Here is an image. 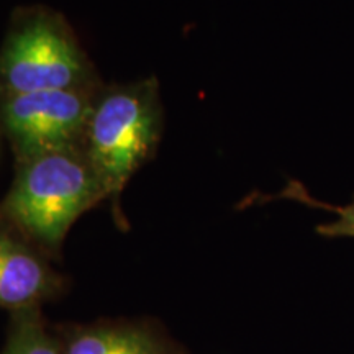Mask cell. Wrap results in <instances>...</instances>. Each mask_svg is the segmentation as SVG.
Segmentation results:
<instances>
[{
    "label": "cell",
    "instance_id": "obj_1",
    "mask_svg": "<svg viewBox=\"0 0 354 354\" xmlns=\"http://www.w3.org/2000/svg\"><path fill=\"white\" fill-rule=\"evenodd\" d=\"M17 177L0 205V218L53 259H59L71 227L109 196L82 146L17 159Z\"/></svg>",
    "mask_w": 354,
    "mask_h": 354
},
{
    "label": "cell",
    "instance_id": "obj_2",
    "mask_svg": "<svg viewBox=\"0 0 354 354\" xmlns=\"http://www.w3.org/2000/svg\"><path fill=\"white\" fill-rule=\"evenodd\" d=\"M165 113L156 77L102 87L88 118L84 149L118 214L120 194L156 151Z\"/></svg>",
    "mask_w": 354,
    "mask_h": 354
},
{
    "label": "cell",
    "instance_id": "obj_3",
    "mask_svg": "<svg viewBox=\"0 0 354 354\" xmlns=\"http://www.w3.org/2000/svg\"><path fill=\"white\" fill-rule=\"evenodd\" d=\"M95 87L100 82L94 66L59 13L32 8L13 20L0 48V99Z\"/></svg>",
    "mask_w": 354,
    "mask_h": 354
},
{
    "label": "cell",
    "instance_id": "obj_4",
    "mask_svg": "<svg viewBox=\"0 0 354 354\" xmlns=\"http://www.w3.org/2000/svg\"><path fill=\"white\" fill-rule=\"evenodd\" d=\"M100 88L39 91L0 99V122L17 159L82 146Z\"/></svg>",
    "mask_w": 354,
    "mask_h": 354
},
{
    "label": "cell",
    "instance_id": "obj_5",
    "mask_svg": "<svg viewBox=\"0 0 354 354\" xmlns=\"http://www.w3.org/2000/svg\"><path fill=\"white\" fill-rule=\"evenodd\" d=\"M51 256L0 218V308L8 312L41 307L63 294L64 277Z\"/></svg>",
    "mask_w": 354,
    "mask_h": 354
},
{
    "label": "cell",
    "instance_id": "obj_6",
    "mask_svg": "<svg viewBox=\"0 0 354 354\" xmlns=\"http://www.w3.org/2000/svg\"><path fill=\"white\" fill-rule=\"evenodd\" d=\"M63 354H189L146 320H97L53 326Z\"/></svg>",
    "mask_w": 354,
    "mask_h": 354
},
{
    "label": "cell",
    "instance_id": "obj_7",
    "mask_svg": "<svg viewBox=\"0 0 354 354\" xmlns=\"http://www.w3.org/2000/svg\"><path fill=\"white\" fill-rule=\"evenodd\" d=\"M0 354H63L55 328L48 326L41 307L10 313L7 338Z\"/></svg>",
    "mask_w": 354,
    "mask_h": 354
},
{
    "label": "cell",
    "instance_id": "obj_8",
    "mask_svg": "<svg viewBox=\"0 0 354 354\" xmlns=\"http://www.w3.org/2000/svg\"><path fill=\"white\" fill-rule=\"evenodd\" d=\"M276 198H290V201L300 202L304 205L313 207V209L328 210L338 218L328 223L318 225L315 228L318 234L325 238H354V198L346 205H331V203L320 202L310 196V192L297 180H290L287 187L282 190Z\"/></svg>",
    "mask_w": 354,
    "mask_h": 354
}]
</instances>
